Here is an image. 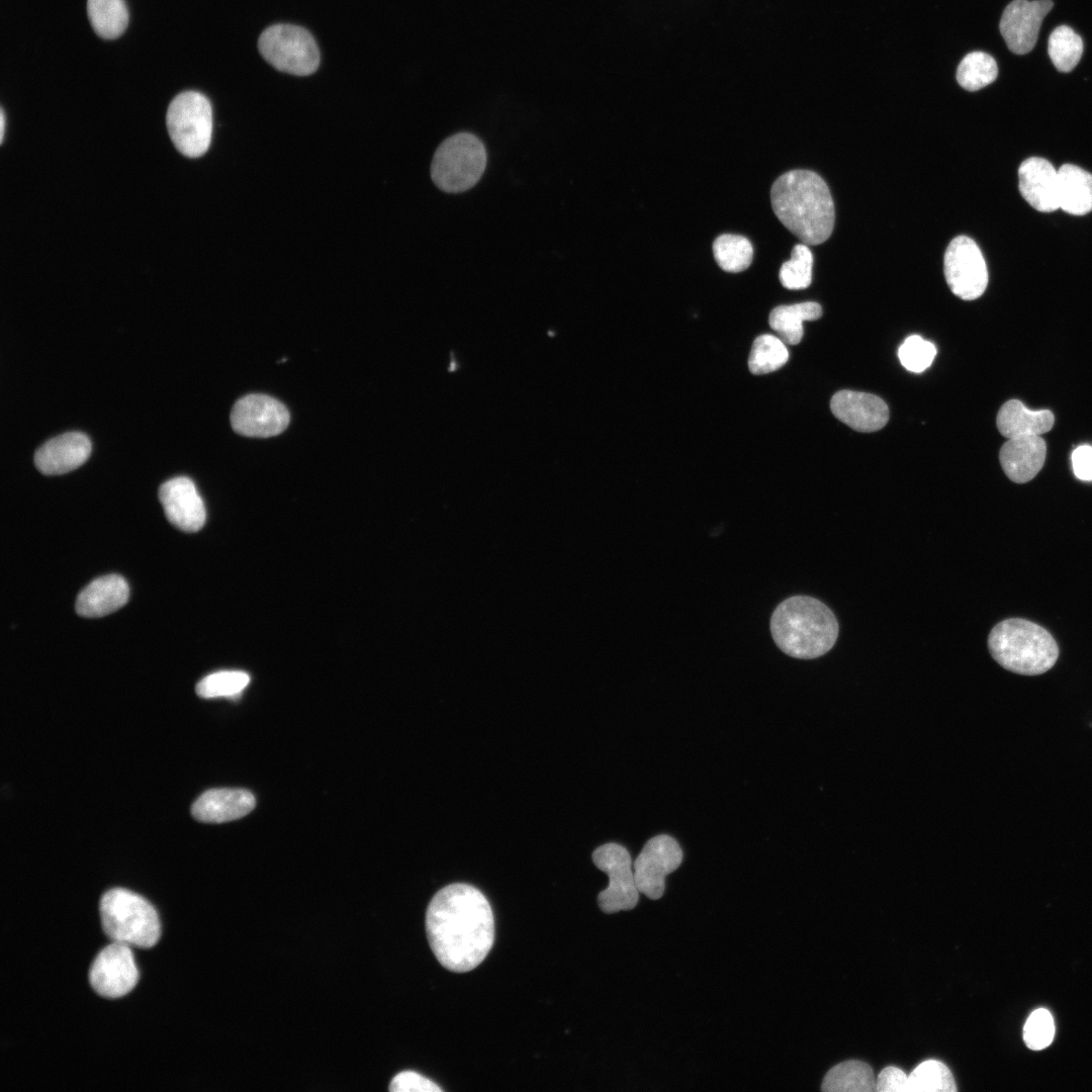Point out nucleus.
Listing matches in <instances>:
<instances>
[{
	"mask_svg": "<svg viewBox=\"0 0 1092 1092\" xmlns=\"http://www.w3.org/2000/svg\"><path fill=\"white\" fill-rule=\"evenodd\" d=\"M821 1090L826 1092H874L876 1078L870 1065L848 1060L835 1065L825 1075Z\"/></svg>",
	"mask_w": 1092,
	"mask_h": 1092,
	"instance_id": "nucleus-25",
	"label": "nucleus"
},
{
	"mask_svg": "<svg viewBox=\"0 0 1092 1092\" xmlns=\"http://www.w3.org/2000/svg\"><path fill=\"white\" fill-rule=\"evenodd\" d=\"M832 414L857 432H875L887 424L889 408L879 396L853 390H840L830 400Z\"/></svg>",
	"mask_w": 1092,
	"mask_h": 1092,
	"instance_id": "nucleus-16",
	"label": "nucleus"
},
{
	"mask_svg": "<svg viewBox=\"0 0 1092 1092\" xmlns=\"http://www.w3.org/2000/svg\"><path fill=\"white\" fill-rule=\"evenodd\" d=\"M821 314L819 303L805 301L775 307L770 311L768 323L785 344L797 345L803 337V322L816 321Z\"/></svg>",
	"mask_w": 1092,
	"mask_h": 1092,
	"instance_id": "nucleus-24",
	"label": "nucleus"
},
{
	"mask_svg": "<svg viewBox=\"0 0 1092 1092\" xmlns=\"http://www.w3.org/2000/svg\"><path fill=\"white\" fill-rule=\"evenodd\" d=\"M1053 6L1052 0H1013L1006 6L999 28L1012 53L1024 55L1034 48L1041 22Z\"/></svg>",
	"mask_w": 1092,
	"mask_h": 1092,
	"instance_id": "nucleus-14",
	"label": "nucleus"
},
{
	"mask_svg": "<svg viewBox=\"0 0 1092 1092\" xmlns=\"http://www.w3.org/2000/svg\"><path fill=\"white\" fill-rule=\"evenodd\" d=\"M713 255L721 269L737 273L751 264L753 248L750 241L743 236L723 234L713 243Z\"/></svg>",
	"mask_w": 1092,
	"mask_h": 1092,
	"instance_id": "nucleus-27",
	"label": "nucleus"
},
{
	"mask_svg": "<svg viewBox=\"0 0 1092 1092\" xmlns=\"http://www.w3.org/2000/svg\"><path fill=\"white\" fill-rule=\"evenodd\" d=\"M1075 475L1082 480H1092V447L1083 445L1072 454Z\"/></svg>",
	"mask_w": 1092,
	"mask_h": 1092,
	"instance_id": "nucleus-38",
	"label": "nucleus"
},
{
	"mask_svg": "<svg viewBox=\"0 0 1092 1092\" xmlns=\"http://www.w3.org/2000/svg\"><path fill=\"white\" fill-rule=\"evenodd\" d=\"M289 412L279 400L266 394H248L231 412L235 432L248 437H271L282 433L289 424Z\"/></svg>",
	"mask_w": 1092,
	"mask_h": 1092,
	"instance_id": "nucleus-13",
	"label": "nucleus"
},
{
	"mask_svg": "<svg viewBox=\"0 0 1092 1092\" xmlns=\"http://www.w3.org/2000/svg\"><path fill=\"white\" fill-rule=\"evenodd\" d=\"M159 498L168 521L176 528L196 532L203 527L205 507L190 478L179 476L165 481L159 488Z\"/></svg>",
	"mask_w": 1092,
	"mask_h": 1092,
	"instance_id": "nucleus-15",
	"label": "nucleus"
},
{
	"mask_svg": "<svg viewBox=\"0 0 1092 1092\" xmlns=\"http://www.w3.org/2000/svg\"><path fill=\"white\" fill-rule=\"evenodd\" d=\"M1083 40L1071 27L1061 25L1049 37L1048 53L1058 71L1068 73L1079 63Z\"/></svg>",
	"mask_w": 1092,
	"mask_h": 1092,
	"instance_id": "nucleus-28",
	"label": "nucleus"
},
{
	"mask_svg": "<svg viewBox=\"0 0 1092 1092\" xmlns=\"http://www.w3.org/2000/svg\"><path fill=\"white\" fill-rule=\"evenodd\" d=\"M486 159L485 147L479 138L466 131L455 133L436 150L431 165L432 180L447 193L464 192L479 181Z\"/></svg>",
	"mask_w": 1092,
	"mask_h": 1092,
	"instance_id": "nucleus-6",
	"label": "nucleus"
},
{
	"mask_svg": "<svg viewBox=\"0 0 1092 1092\" xmlns=\"http://www.w3.org/2000/svg\"><path fill=\"white\" fill-rule=\"evenodd\" d=\"M943 270L951 292L964 300L980 297L988 284L984 256L974 240L958 236L944 253Z\"/></svg>",
	"mask_w": 1092,
	"mask_h": 1092,
	"instance_id": "nucleus-10",
	"label": "nucleus"
},
{
	"mask_svg": "<svg viewBox=\"0 0 1092 1092\" xmlns=\"http://www.w3.org/2000/svg\"><path fill=\"white\" fill-rule=\"evenodd\" d=\"M789 359L785 343L772 335L758 336L751 347L748 368L754 375L774 372L783 367Z\"/></svg>",
	"mask_w": 1092,
	"mask_h": 1092,
	"instance_id": "nucleus-29",
	"label": "nucleus"
},
{
	"mask_svg": "<svg viewBox=\"0 0 1092 1092\" xmlns=\"http://www.w3.org/2000/svg\"><path fill=\"white\" fill-rule=\"evenodd\" d=\"M1046 446L1037 435L1019 436L1003 444L999 460L1007 477L1016 483L1031 480L1043 466Z\"/></svg>",
	"mask_w": 1092,
	"mask_h": 1092,
	"instance_id": "nucleus-19",
	"label": "nucleus"
},
{
	"mask_svg": "<svg viewBox=\"0 0 1092 1092\" xmlns=\"http://www.w3.org/2000/svg\"><path fill=\"white\" fill-rule=\"evenodd\" d=\"M258 47L268 63L288 74L310 75L320 64V52L312 35L297 25L269 26L261 33Z\"/></svg>",
	"mask_w": 1092,
	"mask_h": 1092,
	"instance_id": "nucleus-8",
	"label": "nucleus"
},
{
	"mask_svg": "<svg viewBox=\"0 0 1092 1092\" xmlns=\"http://www.w3.org/2000/svg\"><path fill=\"white\" fill-rule=\"evenodd\" d=\"M139 972L129 945L113 941L93 961L89 981L96 993L105 998H119L136 985Z\"/></svg>",
	"mask_w": 1092,
	"mask_h": 1092,
	"instance_id": "nucleus-12",
	"label": "nucleus"
},
{
	"mask_svg": "<svg viewBox=\"0 0 1092 1092\" xmlns=\"http://www.w3.org/2000/svg\"><path fill=\"white\" fill-rule=\"evenodd\" d=\"M254 795L244 789H212L192 805V816L201 822L222 823L240 819L255 807Z\"/></svg>",
	"mask_w": 1092,
	"mask_h": 1092,
	"instance_id": "nucleus-20",
	"label": "nucleus"
},
{
	"mask_svg": "<svg viewBox=\"0 0 1092 1092\" xmlns=\"http://www.w3.org/2000/svg\"><path fill=\"white\" fill-rule=\"evenodd\" d=\"M813 255L806 244L796 245L791 253L790 260L786 261L780 269V281L790 290L805 289L812 280Z\"/></svg>",
	"mask_w": 1092,
	"mask_h": 1092,
	"instance_id": "nucleus-33",
	"label": "nucleus"
},
{
	"mask_svg": "<svg viewBox=\"0 0 1092 1092\" xmlns=\"http://www.w3.org/2000/svg\"><path fill=\"white\" fill-rule=\"evenodd\" d=\"M1059 206L1072 215L1092 210V174L1072 164L1058 170Z\"/></svg>",
	"mask_w": 1092,
	"mask_h": 1092,
	"instance_id": "nucleus-23",
	"label": "nucleus"
},
{
	"mask_svg": "<svg viewBox=\"0 0 1092 1092\" xmlns=\"http://www.w3.org/2000/svg\"><path fill=\"white\" fill-rule=\"evenodd\" d=\"M988 647L1002 667L1023 675L1044 673L1059 656L1058 644L1050 632L1020 618L998 623L989 634Z\"/></svg>",
	"mask_w": 1092,
	"mask_h": 1092,
	"instance_id": "nucleus-4",
	"label": "nucleus"
},
{
	"mask_svg": "<svg viewBox=\"0 0 1092 1092\" xmlns=\"http://www.w3.org/2000/svg\"><path fill=\"white\" fill-rule=\"evenodd\" d=\"M391 1092H440L442 1089L431 1080L414 1071L395 1075L389 1085Z\"/></svg>",
	"mask_w": 1092,
	"mask_h": 1092,
	"instance_id": "nucleus-36",
	"label": "nucleus"
},
{
	"mask_svg": "<svg viewBox=\"0 0 1092 1092\" xmlns=\"http://www.w3.org/2000/svg\"><path fill=\"white\" fill-rule=\"evenodd\" d=\"M878 1092H909L908 1075L900 1068L889 1066L876 1078Z\"/></svg>",
	"mask_w": 1092,
	"mask_h": 1092,
	"instance_id": "nucleus-37",
	"label": "nucleus"
},
{
	"mask_svg": "<svg viewBox=\"0 0 1092 1092\" xmlns=\"http://www.w3.org/2000/svg\"><path fill=\"white\" fill-rule=\"evenodd\" d=\"M91 442L80 432H69L42 444L34 454V464L46 475L72 471L90 456Z\"/></svg>",
	"mask_w": 1092,
	"mask_h": 1092,
	"instance_id": "nucleus-17",
	"label": "nucleus"
},
{
	"mask_svg": "<svg viewBox=\"0 0 1092 1092\" xmlns=\"http://www.w3.org/2000/svg\"><path fill=\"white\" fill-rule=\"evenodd\" d=\"M426 931L432 951L445 969L471 971L486 958L494 941L490 904L473 886L448 885L429 903Z\"/></svg>",
	"mask_w": 1092,
	"mask_h": 1092,
	"instance_id": "nucleus-1",
	"label": "nucleus"
},
{
	"mask_svg": "<svg viewBox=\"0 0 1092 1092\" xmlns=\"http://www.w3.org/2000/svg\"><path fill=\"white\" fill-rule=\"evenodd\" d=\"M909 1092H956L950 1070L941 1062L926 1060L908 1075Z\"/></svg>",
	"mask_w": 1092,
	"mask_h": 1092,
	"instance_id": "nucleus-31",
	"label": "nucleus"
},
{
	"mask_svg": "<svg viewBox=\"0 0 1092 1092\" xmlns=\"http://www.w3.org/2000/svg\"><path fill=\"white\" fill-rule=\"evenodd\" d=\"M936 355L935 346L918 335L905 339L898 349V358L908 371L921 373L927 369Z\"/></svg>",
	"mask_w": 1092,
	"mask_h": 1092,
	"instance_id": "nucleus-34",
	"label": "nucleus"
},
{
	"mask_svg": "<svg viewBox=\"0 0 1092 1092\" xmlns=\"http://www.w3.org/2000/svg\"><path fill=\"white\" fill-rule=\"evenodd\" d=\"M99 910L103 930L112 941L149 948L160 938L156 909L133 892L120 888L107 891L100 899Z\"/></svg>",
	"mask_w": 1092,
	"mask_h": 1092,
	"instance_id": "nucleus-5",
	"label": "nucleus"
},
{
	"mask_svg": "<svg viewBox=\"0 0 1092 1092\" xmlns=\"http://www.w3.org/2000/svg\"><path fill=\"white\" fill-rule=\"evenodd\" d=\"M1055 1035V1023L1051 1012L1044 1008L1030 1013L1023 1026V1040L1026 1046L1040 1051L1050 1045Z\"/></svg>",
	"mask_w": 1092,
	"mask_h": 1092,
	"instance_id": "nucleus-35",
	"label": "nucleus"
},
{
	"mask_svg": "<svg viewBox=\"0 0 1092 1092\" xmlns=\"http://www.w3.org/2000/svg\"><path fill=\"white\" fill-rule=\"evenodd\" d=\"M0 122H1V128H0V130H1V134H0V140H1V143H2V142H3V139H4V131H5V114H4V111H3V109H1V120H0Z\"/></svg>",
	"mask_w": 1092,
	"mask_h": 1092,
	"instance_id": "nucleus-39",
	"label": "nucleus"
},
{
	"mask_svg": "<svg viewBox=\"0 0 1092 1092\" xmlns=\"http://www.w3.org/2000/svg\"><path fill=\"white\" fill-rule=\"evenodd\" d=\"M250 682V675L240 670L210 673L196 685V693L204 699L238 698Z\"/></svg>",
	"mask_w": 1092,
	"mask_h": 1092,
	"instance_id": "nucleus-32",
	"label": "nucleus"
},
{
	"mask_svg": "<svg viewBox=\"0 0 1092 1092\" xmlns=\"http://www.w3.org/2000/svg\"><path fill=\"white\" fill-rule=\"evenodd\" d=\"M770 200L780 221L806 245H819L830 237L834 204L817 173L796 169L781 175L771 186Z\"/></svg>",
	"mask_w": 1092,
	"mask_h": 1092,
	"instance_id": "nucleus-2",
	"label": "nucleus"
},
{
	"mask_svg": "<svg viewBox=\"0 0 1092 1092\" xmlns=\"http://www.w3.org/2000/svg\"><path fill=\"white\" fill-rule=\"evenodd\" d=\"M770 633L777 646L787 655L812 659L833 647L838 636V623L821 601L794 596L775 609Z\"/></svg>",
	"mask_w": 1092,
	"mask_h": 1092,
	"instance_id": "nucleus-3",
	"label": "nucleus"
},
{
	"mask_svg": "<svg viewBox=\"0 0 1092 1092\" xmlns=\"http://www.w3.org/2000/svg\"><path fill=\"white\" fill-rule=\"evenodd\" d=\"M166 123L181 154L198 158L206 153L212 134V109L203 94L186 91L177 95L168 107Z\"/></svg>",
	"mask_w": 1092,
	"mask_h": 1092,
	"instance_id": "nucleus-7",
	"label": "nucleus"
},
{
	"mask_svg": "<svg viewBox=\"0 0 1092 1092\" xmlns=\"http://www.w3.org/2000/svg\"><path fill=\"white\" fill-rule=\"evenodd\" d=\"M87 12L93 29L102 38L120 36L128 23L124 0H88Z\"/></svg>",
	"mask_w": 1092,
	"mask_h": 1092,
	"instance_id": "nucleus-26",
	"label": "nucleus"
},
{
	"mask_svg": "<svg viewBox=\"0 0 1092 1092\" xmlns=\"http://www.w3.org/2000/svg\"><path fill=\"white\" fill-rule=\"evenodd\" d=\"M593 861L609 877V886L598 896L601 910L615 913L633 909L640 892L629 851L621 844L609 842L593 852Z\"/></svg>",
	"mask_w": 1092,
	"mask_h": 1092,
	"instance_id": "nucleus-9",
	"label": "nucleus"
},
{
	"mask_svg": "<svg viewBox=\"0 0 1092 1092\" xmlns=\"http://www.w3.org/2000/svg\"><path fill=\"white\" fill-rule=\"evenodd\" d=\"M1018 188L1034 209L1052 212L1060 208L1058 170L1043 158L1031 157L1018 168Z\"/></svg>",
	"mask_w": 1092,
	"mask_h": 1092,
	"instance_id": "nucleus-18",
	"label": "nucleus"
},
{
	"mask_svg": "<svg viewBox=\"0 0 1092 1092\" xmlns=\"http://www.w3.org/2000/svg\"><path fill=\"white\" fill-rule=\"evenodd\" d=\"M998 75L995 60L984 52H972L964 57L957 70L959 84L968 91H977L994 82Z\"/></svg>",
	"mask_w": 1092,
	"mask_h": 1092,
	"instance_id": "nucleus-30",
	"label": "nucleus"
},
{
	"mask_svg": "<svg viewBox=\"0 0 1092 1092\" xmlns=\"http://www.w3.org/2000/svg\"><path fill=\"white\" fill-rule=\"evenodd\" d=\"M682 855L673 837L659 834L650 838L633 862L639 892L652 900L659 899L664 893L665 877L680 866Z\"/></svg>",
	"mask_w": 1092,
	"mask_h": 1092,
	"instance_id": "nucleus-11",
	"label": "nucleus"
},
{
	"mask_svg": "<svg viewBox=\"0 0 1092 1092\" xmlns=\"http://www.w3.org/2000/svg\"><path fill=\"white\" fill-rule=\"evenodd\" d=\"M128 596L129 588L123 577L117 574L101 576L80 592L76 612L86 618L103 617L124 606Z\"/></svg>",
	"mask_w": 1092,
	"mask_h": 1092,
	"instance_id": "nucleus-21",
	"label": "nucleus"
},
{
	"mask_svg": "<svg viewBox=\"0 0 1092 1092\" xmlns=\"http://www.w3.org/2000/svg\"><path fill=\"white\" fill-rule=\"evenodd\" d=\"M1054 414L1048 410L1030 411L1018 399L1006 401L999 410L996 424L1000 434L1008 439L1037 435L1052 430Z\"/></svg>",
	"mask_w": 1092,
	"mask_h": 1092,
	"instance_id": "nucleus-22",
	"label": "nucleus"
}]
</instances>
